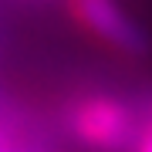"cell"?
Returning <instances> with one entry per match:
<instances>
[{
	"mask_svg": "<svg viewBox=\"0 0 152 152\" xmlns=\"http://www.w3.org/2000/svg\"><path fill=\"white\" fill-rule=\"evenodd\" d=\"M75 132L81 135L88 145L95 149H105V152H118V149H129L135 145V122L132 115L115 102H88L78 108L75 115Z\"/></svg>",
	"mask_w": 152,
	"mask_h": 152,
	"instance_id": "obj_2",
	"label": "cell"
},
{
	"mask_svg": "<svg viewBox=\"0 0 152 152\" xmlns=\"http://www.w3.org/2000/svg\"><path fill=\"white\" fill-rule=\"evenodd\" d=\"M135 152H152V132H149L145 139H139V142H135Z\"/></svg>",
	"mask_w": 152,
	"mask_h": 152,
	"instance_id": "obj_3",
	"label": "cell"
},
{
	"mask_svg": "<svg viewBox=\"0 0 152 152\" xmlns=\"http://www.w3.org/2000/svg\"><path fill=\"white\" fill-rule=\"evenodd\" d=\"M75 17L115 51H125V54L149 51V34L135 24V17L118 0H75Z\"/></svg>",
	"mask_w": 152,
	"mask_h": 152,
	"instance_id": "obj_1",
	"label": "cell"
}]
</instances>
